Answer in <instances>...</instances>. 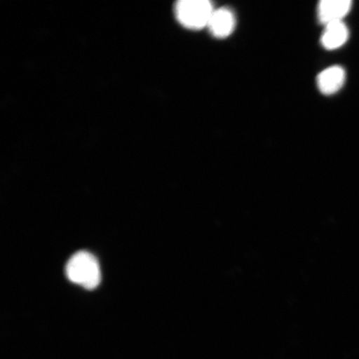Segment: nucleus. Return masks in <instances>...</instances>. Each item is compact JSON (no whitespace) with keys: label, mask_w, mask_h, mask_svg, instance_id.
Wrapping results in <instances>:
<instances>
[{"label":"nucleus","mask_w":359,"mask_h":359,"mask_svg":"<svg viewBox=\"0 0 359 359\" xmlns=\"http://www.w3.org/2000/svg\"><path fill=\"white\" fill-rule=\"evenodd\" d=\"M208 28L215 38L222 39L229 37L236 28L234 13L227 8L215 10Z\"/></svg>","instance_id":"4"},{"label":"nucleus","mask_w":359,"mask_h":359,"mask_svg":"<svg viewBox=\"0 0 359 359\" xmlns=\"http://www.w3.org/2000/svg\"><path fill=\"white\" fill-rule=\"evenodd\" d=\"M348 29L344 22H336L333 24L325 25L324 33L321 36L323 47L327 50L342 47L348 39Z\"/></svg>","instance_id":"6"},{"label":"nucleus","mask_w":359,"mask_h":359,"mask_svg":"<svg viewBox=\"0 0 359 359\" xmlns=\"http://www.w3.org/2000/svg\"><path fill=\"white\" fill-rule=\"evenodd\" d=\"M69 280L87 290H94L100 284L101 273L97 259L87 251H79L67 263Z\"/></svg>","instance_id":"1"},{"label":"nucleus","mask_w":359,"mask_h":359,"mask_svg":"<svg viewBox=\"0 0 359 359\" xmlns=\"http://www.w3.org/2000/svg\"><path fill=\"white\" fill-rule=\"evenodd\" d=\"M352 8L350 0H323L318 6V17L323 25L342 22Z\"/></svg>","instance_id":"3"},{"label":"nucleus","mask_w":359,"mask_h":359,"mask_svg":"<svg viewBox=\"0 0 359 359\" xmlns=\"http://www.w3.org/2000/svg\"><path fill=\"white\" fill-rule=\"evenodd\" d=\"M345 79H346V74L343 67L332 66L318 75V88L323 94L332 95L343 88Z\"/></svg>","instance_id":"5"},{"label":"nucleus","mask_w":359,"mask_h":359,"mask_svg":"<svg viewBox=\"0 0 359 359\" xmlns=\"http://www.w3.org/2000/svg\"><path fill=\"white\" fill-rule=\"evenodd\" d=\"M215 10L212 3L208 0H181L175 6L180 24L192 30L208 28Z\"/></svg>","instance_id":"2"}]
</instances>
